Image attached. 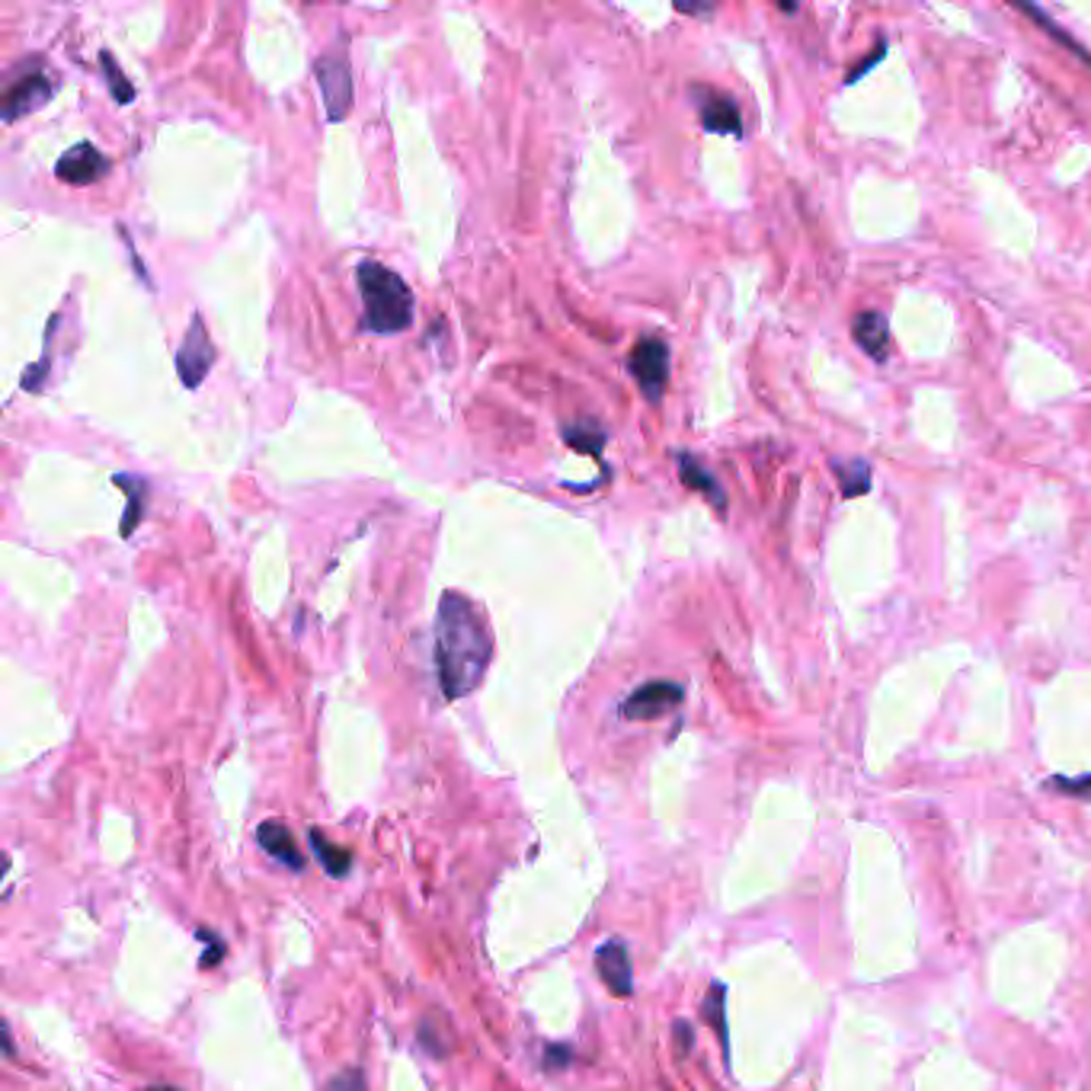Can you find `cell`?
Masks as SVG:
<instances>
[{"mask_svg":"<svg viewBox=\"0 0 1091 1091\" xmlns=\"http://www.w3.org/2000/svg\"><path fill=\"white\" fill-rule=\"evenodd\" d=\"M493 657V635L483 611L461 592H442L435 611V672L449 701L481 686Z\"/></svg>","mask_w":1091,"mask_h":1091,"instance_id":"obj_1","label":"cell"},{"mask_svg":"<svg viewBox=\"0 0 1091 1091\" xmlns=\"http://www.w3.org/2000/svg\"><path fill=\"white\" fill-rule=\"evenodd\" d=\"M256 842L266 855H273L276 862L292 867V871H305V855L298 848V842L292 836V829L279 823V819H266L259 829H256Z\"/></svg>","mask_w":1091,"mask_h":1091,"instance_id":"obj_10","label":"cell"},{"mask_svg":"<svg viewBox=\"0 0 1091 1091\" xmlns=\"http://www.w3.org/2000/svg\"><path fill=\"white\" fill-rule=\"evenodd\" d=\"M100 65H102V71H106V80H109V90H112L116 102H122V106H126V102L135 100V87L128 83L126 75H122V68L116 65V58H112L109 51H102Z\"/></svg>","mask_w":1091,"mask_h":1091,"instance_id":"obj_18","label":"cell"},{"mask_svg":"<svg viewBox=\"0 0 1091 1091\" xmlns=\"http://www.w3.org/2000/svg\"><path fill=\"white\" fill-rule=\"evenodd\" d=\"M307 842H311V852H314V858L321 862V867H324L331 877H336V881L350 877V871H353V858H350V852H346V848H340V845H331V842L321 836L317 829H311V833H307Z\"/></svg>","mask_w":1091,"mask_h":1091,"instance_id":"obj_13","label":"cell"},{"mask_svg":"<svg viewBox=\"0 0 1091 1091\" xmlns=\"http://www.w3.org/2000/svg\"><path fill=\"white\" fill-rule=\"evenodd\" d=\"M833 471H836L838 483H842V493L845 497H862L871 490V468L864 461H833Z\"/></svg>","mask_w":1091,"mask_h":1091,"instance_id":"obj_15","label":"cell"},{"mask_svg":"<svg viewBox=\"0 0 1091 1091\" xmlns=\"http://www.w3.org/2000/svg\"><path fill=\"white\" fill-rule=\"evenodd\" d=\"M701 126L708 131H717V135H739L743 131V119H739V109L730 97H720V94H705V102H701Z\"/></svg>","mask_w":1091,"mask_h":1091,"instance_id":"obj_11","label":"cell"},{"mask_svg":"<svg viewBox=\"0 0 1091 1091\" xmlns=\"http://www.w3.org/2000/svg\"><path fill=\"white\" fill-rule=\"evenodd\" d=\"M1053 787H1060V790H1067V794H1079V797H1089V794H1091V778H1075V782H1069V778H1053Z\"/></svg>","mask_w":1091,"mask_h":1091,"instance_id":"obj_23","label":"cell"},{"mask_svg":"<svg viewBox=\"0 0 1091 1091\" xmlns=\"http://www.w3.org/2000/svg\"><path fill=\"white\" fill-rule=\"evenodd\" d=\"M701 1009H705V1018L711 1021L714 1031H717V1038H720L724 1050H727V1021H724V983H714Z\"/></svg>","mask_w":1091,"mask_h":1091,"instance_id":"obj_19","label":"cell"},{"mask_svg":"<svg viewBox=\"0 0 1091 1091\" xmlns=\"http://www.w3.org/2000/svg\"><path fill=\"white\" fill-rule=\"evenodd\" d=\"M317 71V83L324 90V102H327V119L331 122H343L353 109V75H350V61L343 51H327L317 58L314 65Z\"/></svg>","mask_w":1091,"mask_h":1091,"instance_id":"obj_3","label":"cell"},{"mask_svg":"<svg viewBox=\"0 0 1091 1091\" xmlns=\"http://www.w3.org/2000/svg\"><path fill=\"white\" fill-rule=\"evenodd\" d=\"M631 375H635L637 387L643 391L647 401H660L669 381V346L662 343L660 336H643L631 350Z\"/></svg>","mask_w":1091,"mask_h":1091,"instance_id":"obj_5","label":"cell"},{"mask_svg":"<svg viewBox=\"0 0 1091 1091\" xmlns=\"http://www.w3.org/2000/svg\"><path fill=\"white\" fill-rule=\"evenodd\" d=\"M679 474H682V481H686V486H691V490H698V493H705L708 500H711L714 507L717 509H724L727 507V500H724V490H720V483L714 481L711 474L695 461L691 455H679Z\"/></svg>","mask_w":1091,"mask_h":1091,"instance_id":"obj_14","label":"cell"},{"mask_svg":"<svg viewBox=\"0 0 1091 1091\" xmlns=\"http://www.w3.org/2000/svg\"><path fill=\"white\" fill-rule=\"evenodd\" d=\"M596 970H599V976L609 986V992H615V995H631V990H635V966H631V954H628V944L625 941H606L596 951Z\"/></svg>","mask_w":1091,"mask_h":1091,"instance_id":"obj_9","label":"cell"},{"mask_svg":"<svg viewBox=\"0 0 1091 1091\" xmlns=\"http://www.w3.org/2000/svg\"><path fill=\"white\" fill-rule=\"evenodd\" d=\"M570 1056H573V1050H570V1046H563V1043H551V1046L544 1050V1067L548 1069L570 1067V1063H567Z\"/></svg>","mask_w":1091,"mask_h":1091,"instance_id":"obj_22","label":"cell"},{"mask_svg":"<svg viewBox=\"0 0 1091 1091\" xmlns=\"http://www.w3.org/2000/svg\"><path fill=\"white\" fill-rule=\"evenodd\" d=\"M855 340L862 346L864 353H871L874 358L887 356L889 346V333H887V317L877 314V311H864L855 317Z\"/></svg>","mask_w":1091,"mask_h":1091,"instance_id":"obj_12","label":"cell"},{"mask_svg":"<svg viewBox=\"0 0 1091 1091\" xmlns=\"http://www.w3.org/2000/svg\"><path fill=\"white\" fill-rule=\"evenodd\" d=\"M327 1091H365V1079L358 1069H343L340 1075H333Z\"/></svg>","mask_w":1091,"mask_h":1091,"instance_id":"obj_21","label":"cell"},{"mask_svg":"<svg viewBox=\"0 0 1091 1091\" xmlns=\"http://www.w3.org/2000/svg\"><path fill=\"white\" fill-rule=\"evenodd\" d=\"M356 285L362 295V327L372 333H404L413 324V292L394 269L381 263H358Z\"/></svg>","mask_w":1091,"mask_h":1091,"instance_id":"obj_2","label":"cell"},{"mask_svg":"<svg viewBox=\"0 0 1091 1091\" xmlns=\"http://www.w3.org/2000/svg\"><path fill=\"white\" fill-rule=\"evenodd\" d=\"M116 483H122V490H126L128 497L126 519H122V538H128V534L138 529V519H141V497H145V486H141L138 478H126V474H119Z\"/></svg>","mask_w":1091,"mask_h":1091,"instance_id":"obj_17","label":"cell"},{"mask_svg":"<svg viewBox=\"0 0 1091 1091\" xmlns=\"http://www.w3.org/2000/svg\"><path fill=\"white\" fill-rule=\"evenodd\" d=\"M55 94V75L42 71L39 65H32L29 71H20L7 83L3 90V122H17L26 112H36L39 106H46Z\"/></svg>","mask_w":1091,"mask_h":1091,"instance_id":"obj_4","label":"cell"},{"mask_svg":"<svg viewBox=\"0 0 1091 1091\" xmlns=\"http://www.w3.org/2000/svg\"><path fill=\"white\" fill-rule=\"evenodd\" d=\"M676 1038H679V1046H682V1056H686L688 1050H691V1043H695V1038H691V1028H688L686 1021H676Z\"/></svg>","mask_w":1091,"mask_h":1091,"instance_id":"obj_24","label":"cell"},{"mask_svg":"<svg viewBox=\"0 0 1091 1091\" xmlns=\"http://www.w3.org/2000/svg\"><path fill=\"white\" fill-rule=\"evenodd\" d=\"M686 691L676 682H647L637 691L628 695V701L621 705V717L625 720H657L666 711H672L676 705H682Z\"/></svg>","mask_w":1091,"mask_h":1091,"instance_id":"obj_7","label":"cell"},{"mask_svg":"<svg viewBox=\"0 0 1091 1091\" xmlns=\"http://www.w3.org/2000/svg\"><path fill=\"white\" fill-rule=\"evenodd\" d=\"M196 935H199V941H205V944H208V951L203 954L199 966H203V970H212V966L222 964V957H225V951H228V947H225V941H218V935H215L212 928H199Z\"/></svg>","mask_w":1091,"mask_h":1091,"instance_id":"obj_20","label":"cell"},{"mask_svg":"<svg viewBox=\"0 0 1091 1091\" xmlns=\"http://www.w3.org/2000/svg\"><path fill=\"white\" fill-rule=\"evenodd\" d=\"M102 174H109V157L100 148H94L90 141H80L75 148H68L55 164V177L68 183V186H90Z\"/></svg>","mask_w":1091,"mask_h":1091,"instance_id":"obj_8","label":"cell"},{"mask_svg":"<svg viewBox=\"0 0 1091 1091\" xmlns=\"http://www.w3.org/2000/svg\"><path fill=\"white\" fill-rule=\"evenodd\" d=\"M563 442L577 452H592V458H602V445H606V432L596 430V426H570L563 430Z\"/></svg>","mask_w":1091,"mask_h":1091,"instance_id":"obj_16","label":"cell"},{"mask_svg":"<svg viewBox=\"0 0 1091 1091\" xmlns=\"http://www.w3.org/2000/svg\"><path fill=\"white\" fill-rule=\"evenodd\" d=\"M212 365H215V346H212V336H208V331H205L203 317H193V324H189V331H186V336H183V343H179L177 350L179 381H183L189 391H196V387L203 384L205 375L212 372Z\"/></svg>","mask_w":1091,"mask_h":1091,"instance_id":"obj_6","label":"cell"},{"mask_svg":"<svg viewBox=\"0 0 1091 1091\" xmlns=\"http://www.w3.org/2000/svg\"><path fill=\"white\" fill-rule=\"evenodd\" d=\"M141 1091H183V1089H177V1085H145Z\"/></svg>","mask_w":1091,"mask_h":1091,"instance_id":"obj_25","label":"cell"}]
</instances>
